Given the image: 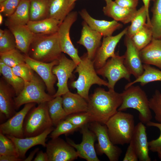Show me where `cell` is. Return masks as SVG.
<instances>
[{
    "label": "cell",
    "mask_w": 161,
    "mask_h": 161,
    "mask_svg": "<svg viewBox=\"0 0 161 161\" xmlns=\"http://www.w3.org/2000/svg\"><path fill=\"white\" fill-rule=\"evenodd\" d=\"M122 102L121 93L114 89L106 91L101 88L96 89L89 96L87 112L91 122H96L105 125L117 111ZM90 122V123H91Z\"/></svg>",
    "instance_id": "6da1fadb"
},
{
    "label": "cell",
    "mask_w": 161,
    "mask_h": 161,
    "mask_svg": "<svg viewBox=\"0 0 161 161\" xmlns=\"http://www.w3.org/2000/svg\"><path fill=\"white\" fill-rule=\"evenodd\" d=\"M81 61L78 65L74 71L77 73L78 78L70 83V86L76 89L77 93L87 102L89 100V91L91 86L96 84L99 86H108V81L98 76L95 69L93 60L89 58L85 53L80 57Z\"/></svg>",
    "instance_id": "7a4b0ae2"
},
{
    "label": "cell",
    "mask_w": 161,
    "mask_h": 161,
    "mask_svg": "<svg viewBox=\"0 0 161 161\" xmlns=\"http://www.w3.org/2000/svg\"><path fill=\"white\" fill-rule=\"evenodd\" d=\"M62 52L57 32L53 34H35L28 55L41 62L58 60Z\"/></svg>",
    "instance_id": "3957f363"
},
{
    "label": "cell",
    "mask_w": 161,
    "mask_h": 161,
    "mask_svg": "<svg viewBox=\"0 0 161 161\" xmlns=\"http://www.w3.org/2000/svg\"><path fill=\"white\" fill-rule=\"evenodd\" d=\"M105 125L109 136L114 144L123 145L129 143L135 127L132 114L118 111Z\"/></svg>",
    "instance_id": "277c9868"
},
{
    "label": "cell",
    "mask_w": 161,
    "mask_h": 161,
    "mask_svg": "<svg viewBox=\"0 0 161 161\" xmlns=\"http://www.w3.org/2000/svg\"><path fill=\"white\" fill-rule=\"evenodd\" d=\"M122 103L117 109L123 111L129 108L137 110L139 112L140 122L146 124L151 121L152 116L147 95L140 86H131L121 93Z\"/></svg>",
    "instance_id": "5b68a950"
},
{
    "label": "cell",
    "mask_w": 161,
    "mask_h": 161,
    "mask_svg": "<svg viewBox=\"0 0 161 161\" xmlns=\"http://www.w3.org/2000/svg\"><path fill=\"white\" fill-rule=\"evenodd\" d=\"M53 125L48 110L47 102L34 106L27 114L23 124L25 137L38 135Z\"/></svg>",
    "instance_id": "8992f818"
},
{
    "label": "cell",
    "mask_w": 161,
    "mask_h": 161,
    "mask_svg": "<svg viewBox=\"0 0 161 161\" xmlns=\"http://www.w3.org/2000/svg\"><path fill=\"white\" fill-rule=\"evenodd\" d=\"M43 81L35 75L30 81L25 82L23 89L14 98L16 110L22 105L30 103L38 104L48 102L54 97L46 93Z\"/></svg>",
    "instance_id": "52a82bcc"
},
{
    "label": "cell",
    "mask_w": 161,
    "mask_h": 161,
    "mask_svg": "<svg viewBox=\"0 0 161 161\" xmlns=\"http://www.w3.org/2000/svg\"><path fill=\"white\" fill-rule=\"evenodd\" d=\"M89 129L95 134L97 140V143L95 145L97 154H104L110 161L119 160L122 150L111 140L106 125L93 122L89 123Z\"/></svg>",
    "instance_id": "ba28073f"
},
{
    "label": "cell",
    "mask_w": 161,
    "mask_h": 161,
    "mask_svg": "<svg viewBox=\"0 0 161 161\" xmlns=\"http://www.w3.org/2000/svg\"><path fill=\"white\" fill-rule=\"evenodd\" d=\"M124 55L116 54L108 59L102 67L96 70L98 75L107 79L109 89H114L115 84L121 79L131 82V74L124 64Z\"/></svg>",
    "instance_id": "9c48e42d"
},
{
    "label": "cell",
    "mask_w": 161,
    "mask_h": 161,
    "mask_svg": "<svg viewBox=\"0 0 161 161\" xmlns=\"http://www.w3.org/2000/svg\"><path fill=\"white\" fill-rule=\"evenodd\" d=\"M78 13L72 11L66 16L60 24L57 32L62 52L68 55L78 65L81 61L78 51L72 43L69 32L71 27L77 20Z\"/></svg>",
    "instance_id": "30bf717a"
},
{
    "label": "cell",
    "mask_w": 161,
    "mask_h": 161,
    "mask_svg": "<svg viewBox=\"0 0 161 161\" xmlns=\"http://www.w3.org/2000/svg\"><path fill=\"white\" fill-rule=\"evenodd\" d=\"M58 60V64L53 67L52 70L58 80V90L53 96L54 98L62 96L69 91L68 81L69 79L73 78V72L77 66L72 59L68 58L62 53Z\"/></svg>",
    "instance_id": "8fae6325"
},
{
    "label": "cell",
    "mask_w": 161,
    "mask_h": 161,
    "mask_svg": "<svg viewBox=\"0 0 161 161\" xmlns=\"http://www.w3.org/2000/svg\"><path fill=\"white\" fill-rule=\"evenodd\" d=\"M89 124L80 128L82 134L80 143L76 144L69 138H66V141L76 150L79 157L87 161H100L95 148V143L97 137L94 132L89 129Z\"/></svg>",
    "instance_id": "7c38bea8"
},
{
    "label": "cell",
    "mask_w": 161,
    "mask_h": 161,
    "mask_svg": "<svg viewBox=\"0 0 161 161\" xmlns=\"http://www.w3.org/2000/svg\"><path fill=\"white\" fill-rule=\"evenodd\" d=\"M25 61L26 63L42 79L48 94L53 96L56 93L54 85L57 79L56 75L53 74L52 70L53 67L58 64V60L49 63L42 62L25 55Z\"/></svg>",
    "instance_id": "4fadbf2b"
},
{
    "label": "cell",
    "mask_w": 161,
    "mask_h": 161,
    "mask_svg": "<svg viewBox=\"0 0 161 161\" xmlns=\"http://www.w3.org/2000/svg\"><path fill=\"white\" fill-rule=\"evenodd\" d=\"M46 147L48 161H72L78 157L75 148L59 137L52 139Z\"/></svg>",
    "instance_id": "5bb4252c"
},
{
    "label": "cell",
    "mask_w": 161,
    "mask_h": 161,
    "mask_svg": "<svg viewBox=\"0 0 161 161\" xmlns=\"http://www.w3.org/2000/svg\"><path fill=\"white\" fill-rule=\"evenodd\" d=\"M36 103L25 104L24 107L12 117L0 125V132L4 135L18 138L25 137L23 124L25 117L29 111L35 106Z\"/></svg>",
    "instance_id": "9a60e30c"
},
{
    "label": "cell",
    "mask_w": 161,
    "mask_h": 161,
    "mask_svg": "<svg viewBox=\"0 0 161 161\" xmlns=\"http://www.w3.org/2000/svg\"><path fill=\"white\" fill-rule=\"evenodd\" d=\"M128 27L114 36L104 37L93 60L96 70L102 67L109 58L114 56L115 48L120 39L126 35Z\"/></svg>",
    "instance_id": "2e32d148"
},
{
    "label": "cell",
    "mask_w": 161,
    "mask_h": 161,
    "mask_svg": "<svg viewBox=\"0 0 161 161\" xmlns=\"http://www.w3.org/2000/svg\"><path fill=\"white\" fill-rule=\"evenodd\" d=\"M125 44L126 48L124 55V64L131 75L136 78L141 75L144 69L140 51L135 46L131 39L126 36Z\"/></svg>",
    "instance_id": "e0dca14e"
},
{
    "label": "cell",
    "mask_w": 161,
    "mask_h": 161,
    "mask_svg": "<svg viewBox=\"0 0 161 161\" xmlns=\"http://www.w3.org/2000/svg\"><path fill=\"white\" fill-rule=\"evenodd\" d=\"M54 129L52 127L38 135L24 138H18L10 135L6 136L13 142L19 157L24 160L26 158L27 152L32 147L37 145H41L46 147L47 138Z\"/></svg>",
    "instance_id": "ac0fdd59"
},
{
    "label": "cell",
    "mask_w": 161,
    "mask_h": 161,
    "mask_svg": "<svg viewBox=\"0 0 161 161\" xmlns=\"http://www.w3.org/2000/svg\"><path fill=\"white\" fill-rule=\"evenodd\" d=\"M81 35L77 43L83 46L87 50L89 58L93 60L100 46L102 35L92 29L84 21L82 22Z\"/></svg>",
    "instance_id": "d6986e66"
},
{
    "label": "cell",
    "mask_w": 161,
    "mask_h": 161,
    "mask_svg": "<svg viewBox=\"0 0 161 161\" xmlns=\"http://www.w3.org/2000/svg\"><path fill=\"white\" fill-rule=\"evenodd\" d=\"M79 13L84 21L92 29L100 33L104 37L112 36L115 31L123 27L122 24L114 20L110 21L95 19L84 9L80 11Z\"/></svg>",
    "instance_id": "ffe728a7"
},
{
    "label": "cell",
    "mask_w": 161,
    "mask_h": 161,
    "mask_svg": "<svg viewBox=\"0 0 161 161\" xmlns=\"http://www.w3.org/2000/svg\"><path fill=\"white\" fill-rule=\"evenodd\" d=\"M2 79L0 82V115L2 118L9 119L16 113L14 98L16 96L13 89Z\"/></svg>",
    "instance_id": "44dd1931"
},
{
    "label": "cell",
    "mask_w": 161,
    "mask_h": 161,
    "mask_svg": "<svg viewBox=\"0 0 161 161\" xmlns=\"http://www.w3.org/2000/svg\"><path fill=\"white\" fill-rule=\"evenodd\" d=\"M7 26L14 36L16 48L24 54L28 55L35 34L27 25Z\"/></svg>",
    "instance_id": "7402d4cb"
},
{
    "label": "cell",
    "mask_w": 161,
    "mask_h": 161,
    "mask_svg": "<svg viewBox=\"0 0 161 161\" xmlns=\"http://www.w3.org/2000/svg\"><path fill=\"white\" fill-rule=\"evenodd\" d=\"M132 140L140 161H151L149 155L148 142L146 127L143 123L139 122L135 126Z\"/></svg>",
    "instance_id": "603a6c76"
},
{
    "label": "cell",
    "mask_w": 161,
    "mask_h": 161,
    "mask_svg": "<svg viewBox=\"0 0 161 161\" xmlns=\"http://www.w3.org/2000/svg\"><path fill=\"white\" fill-rule=\"evenodd\" d=\"M144 64L155 66L161 69V39L153 38L151 42L140 51Z\"/></svg>",
    "instance_id": "cb8c5ba5"
},
{
    "label": "cell",
    "mask_w": 161,
    "mask_h": 161,
    "mask_svg": "<svg viewBox=\"0 0 161 161\" xmlns=\"http://www.w3.org/2000/svg\"><path fill=\"white\" fill-rule=\"evenodd\" d=\"M103 11L105 15L117 21L126 24L131 22L136 14L137 10L136 9L123 7L112 1L106 3V5L103 7Z\"/></svg>",
    "instance_id": "d4e9b609"
},
{
    "label": "cell",
    "mask_w": 161,
    "mask_h": 161,
    "mask_svg": "<svg viewBox=\"0 0 161 161\" xmlns=\"http://www.w3.org/2000/svg\"><path fill=\"white\" fill-rule=\"evenodd\" d=\"M62 96L63 106L67 116L87 112V101L78 93H73L69 91Z\"/></svg>",
    "instance_id": "484cf974"
},
{
    "label": "cell",
    "mask_w": 161,
    "mask_h": 161,
    "mask_svg": "<svg viewBox=\"0 0 161 161\" xmlns=\"http://www.w3.org/2000/svg\"><path fill=\"white\" fill-rule=\"evenodd\" d=\"M61 24L55 19L47 18L39 21L30 20L27 26L35 34H50L58 32Z\"/></svg>",
    "instance_id": "4316f807"
},
{
    "label": "cell",
    "mask_w": 161,
    "mask_h": 161,
    "mask_svg": "<svg viewBox=\"0 0 161 161\" xmlns=\"http://www.w3.org/2000/svg\"><path fill=\"white\" fill-rule=\"evenodd\" d=\"M69 0H49L48 18L55 19L61 23L68 14L72 12L75 5L70 6Z\"/></svg>",
    "instance_id": "83f0119b"
},
{
    "label": "cell",
    "mask_w": 161,
    "mask_h": 161,
    "mask_svg": "<svg viewBox=\"0 0 161 161\" xmlns=\"http://www.w3.org/2000/svg\"><path fill=\"white\" fill-rule=\"evenodd\" d=\"M7 17V25H27L30 20L29 0H21L14 12Z\"/></svg>",
    "instance_id": "f1b7e54d"
},
{
    "label": "cell",
    "mask_w": 161,
    "mask_h": 161,
    "mask_svg": "<svg viewBox=\"0 0 161 161\" xmlns=\"http://www.w3.org/2000/svg\"><path fill=\"white\" fill-rule=\"evenodd\" d=\"M0 72L7 83L13 89L16 96L18 95L24 87V80L16 75L13 73L12 68L5 64L1 60Z\"/></svg>",
    "instance_id": "f546056e"
},
{
    "label": "cell",
    "mask_w": 161,
    "mask_h": 161,
    "mask_svg": "<svg viewBox=\"0 0 161 161\" xmlns=\"http://www.w3.org/2000/svg\"><path fill=\"white\" fill-rule=\"evenodd\" d=\"M144 72L142 75L132 82L128 83L125 89L137 83H140L141 86L154 81H161V70L151 66L150 65L143 64Z\"/></svg>",
    "instance_id": "4dcf8cb0"
},
{
    "label": "cell",
    "mask_w": 161,
    "mask_h": 161,
    "mask_svg": "<svg viewBox=\"0 0 161 161\" xmlns=\"http://www.w3.org/2000/svg\"><path fill=\"white\" fill-rule=\"evenodd\" d=\"M49 113L53 125H56L67 115L63 107L61 96L53 98L47 102Z\"/></svg>",
    "instance_id": "1f68e13d"
},
{
    "label": "cell",
    "mask_w": 161,
    "mask_h": 161,
    "mask_svg": "<svg viewBox=\"0 0 161 161\" xmlns=\"http://www.w3.org/2000/svg\"><path fill=\"white\" fill-rule=\"evenodd\" d=\"M30 20L39 21L48 18L49 0H29Z\"/></svg>",
    "instance_id": "d6a6232c"
},
{
    "label": "cell",
    "mask_w": 161,
    "mask_h": 161,
    "mask_svg": "<svg viewBox=\"0 0 161 161\" xmlns=\"http://www.w3.org/2000/svg\"><path fill=\"white\" fill-rule=\"evenodd\" d=\"M148 15L144 6L137 10L135 16L128 27L126 36L131 38L136 33L142 29L146 24Z\"/></svg>",
    "instance_id": "836d02e7"
},
{
    "label": "cell",
    "mask_w": 161,
    "mask_h": 161,
    "mask_svg": "<svg viewBox=\"0 0 161 161\" xmlns=\"http://www.w3.org/2000/svg\"><path fill=\"white\" fill-rule=\"evenodd\" d=\"M152 38L151 27L146 23L131 38L135 46L140 51L151 42Z\"/></svg>",
    "instance_id": "e575fe53"
},
{
    "label": "cell",
    "mask_w": 161,
    "mask_h": 161,
    "mask_svg": "<svg viewBox=\"0 0 161 161\" xmlns=\"http://www.w3.org/2000/svg\"><path fill=\"white\" fill-rule=\"evenodd\" d=\"M151 19L153 38L161 39V0H155Z\"/></svg>",
    "instance_id": "d590c367"
},
{
    "label": "cell",
    "mask_w": 161,
    "mask_h": 161,
    "mask_svg": "<svg viewBox=\"0 0 161 161\" xmlns=\"http://www.w3.org/2000/svg\"><path fill=\"white\" fill-rule=\"evenodd\" d=\"M0 60L5 64L12 68L19 64L25 63V55H23L16 49L0 53Z\"/></svg>",
    "instance_id": "8d00e7d4"
},
{
    "label": "cell",
    "mask_w": 161,
    "mask_h": 161,
    "mask_svg": "<svg viewBox=\"0 0 161 161\" xmlns=\"http://www.w3.org/2000/svg\"><path fill=\"white\" fill-rule=\"evenodd\" d=\"M79 128L65 119L61 121L50 134L52 139L59 137L61 135L71 133Z\"/></svg>",
    "instance_id": "74e56055"
},
{
    "label": "cell",
    "mask_w": 161,
    "mask_h": 161,
    "mask_svg": "<svg viewBox=\"0 0 161 161\" xmlns=\"http://www.w3.org/2000/svg\"><path fill=\"white\" fill-rule=\"evenodd\" d=\"M16 48L13 35L9 30H4L0 37V53L6 52Z\"/></svg>",
    "instance_id": "f35d334b"
},
{
    "label": "cell",
    "mask_w": 161,
    "mask_h": 161,
    "mask_svg": "<svg viewBox=\"0 0 161 161\" xmlns=\"http://www.w3.org/2000/svg\"><path fill=\"white\" fill-rule=\"evenodd\" d=\"M12 69L13 73L25 82L30 81L35 75L34 71L26 63L17 65Z\"/></svg>",
    "instance_id": "ab89813d"
},
{
    "label": "cell",
    "mask_w": 161,
    "mask_h": 161,
    "mask_svg": "<svg viewBox=\"0 0 161 161\" xmlns=\"http://www.w3.org/2000/svg\"><path fill=\"white\" fill-rule=\"evenodd\" d=\"M6 154L14 155L18 157L16 146L13 141L0 132V155Z\"/></svg>",
    "instance_id": "60d3db41"
},
{
    "label": "cell",
    "mask_w": 161,
    "mask_h": 161,
    "mask_svg": "<svg viewBox=\"0 0 161 161\" xmlns=\"http://www.w3.org/2000/svg\"><path fill=\"white\" fill-rule=\"evenodd\" d=\"M149 101V107L154 114L155 120L161 123V93L156 90Z\"/></svg>",
    "instance_id": "b9f144b4"
},
{
    "label": "cell",
    "mask_w": 161,
    "mask_h": 161,
    "mask_svg": "<svg viewBox=\"0 0 161 161\" xmlns=\"http://www.w3.org/2000/svg\"><path fill=\"white\" fill-rule=\"evenodd\" d=\"M79 128L91 122L90 116L87 112L71 114L65 119Z\"/></svg>",
    "instance_id": "7bdbcfd3"
},
{
    "label": "cell",
    "mask_w": 161,
    "mask_h": 161,
    "mask_svg": "<svg viewBox=\"0 0 161 161\" xmlns=\"http://www.w3.org/2000/svg\"><path fill=\"white\" fill-rule=\"evenodd\" d=\"M21 0H6L0 3V12L7 17L11 15L18 6Z\"/></svg>",
    "instance_id": "ee69618b"
},
{
    "label": "cell",
    "mask_w": 161,
    "mask_h": 161,
    "mask_svg": "<svg viewBox=\"0 0 161 161\" xmlns=\"http://www.w3.org/2000/svg\"><path fill=\"white\" fill-rule=\"evenodd\" d=\"M146 125L148 126L157 127L160 130V134L159 137L148 142L149 150L153 152H157L161 147V123H155L151 121L147 123Z\"/></svg>",
    "instance_id": "f6af8a7d"
},
{
    "label": "cell",
    "mask_w": 161,
    "mask_h": 161,
    "mask_svg": "<svg viewBox=\"0 0 161 161\" xmlns=\"http://www.w3.org/2000/svg\"><path fill=\"white\" fill-rule=\"evenodd\" d=\"M123 161H137L138 158L133 142L131 140L129 144Z\"/></svg>",
    "instance_id": "bcb514c9"
},
{
    "label": "cell",
    "mask_w": 161,
    "mask_h": 161,
    "mask_svg": "<svg viewBox=\"0 0 161 161\" xmlns=\"http://www.w3.org/2000/svg\"><path fill=\"white\" fill-rule=\"evenodd\" d=\"M115 2L123 7L130 9H136L138 4V0H115Z\"/></svg>",
    "instance_id": "7dc6e473"
},
{
    "label": "cell",
    "mask_w": 161,
    "mask_h": 161,
    "mask_svg": "<svg viewBox=\"0 0 161 161\" xmlns=\"http://www.w3.org/2000/svg\"><path fill=\"white\" fill-rule=\"evenodd\" d=\"M23 160L17 156L12 154L0 155V161H21Z\"/></svg>",
    "instance_id": "c3c4849f"
},
{
    "label": "cell",
    "mask_w": 161,
    "mask_h": 161,
    "mask_svg": "<svg viewBox=\"0 0 161 161\" xmlns=\"http://www.w3.org/2000/svg\"><path fill=\"white\" fill-rule=\"evenodd\" d=\"M34 161H48L47 153L42 151H39L37 153L36 157L33 160Z\"/></svg>",
    "instance_id": "681fc988"
},
{
    "label": "cell",
    "mask_w": 161,
    "mask_h": 161,
    "mask_svg": "<svg viewBox=\"0 0 161 161\" xmlns=\"http://www.w3.org/2000/svg\"><path fill=\"white\" fill-rule=\"evenodd\" d=\"M143 4L145 8L148 15V19L147 20V24L149 26L151 27V19H150L149 14V3L151 1H154L155 0H142Z\"/></svg>",
    "instance_id": "f907efd6"
},
{
    "label": "cell",
    "mask_w": 161,
    "mask_h": 161,
    "mask_svg": "<svg viewBox=\"0 0 161 161\" xmlns=\"http://www.w3.org/2000/svg\"><path fill=\"white\" fill-rule=\"evenodd\" d=\"M39 149L38 148L35 149L30 153L28 157L26 158L23 161H31L32 160L35 155L39 151Z\"/></svg>",
    "instance_id": "816d5d0a"
},
{
    "label": "cell",
    "mask_w": 161,
    "mask_h": 161,
    "mask_svg": "<svg viewBox=\"0 0 161 161\" xmlns=\"http://www.w3.org/2000/svg\"><path fill=\"white\" fill-rule=\"evenodd\" d=\"M77 0H69V4L70 6H72L75 5V2Z\"/></svg>",
    "instance_id": "f5cc1de1"
},
{
    "label": "cell",
    "mask_w": 161,
    "mask_h": 161,
    "mask_svg": "<svg viewBox=\"0 0 161 161\" xmlns=\"http://www.w3.org/2000/svg\"><path fill=\"white\" fill-rule=\"evenodd\" d=\"M157 152V153L159 159L161 160V147L158 150Z\"/></svg>",
    "instance_id": "db71d44e"
},
{
    "label": "cell",
    "mask_w": 161,
    "mask_h": 161,
    "mask_svg": "<svg viewBox=\"0 0 161 161\" xmlns=\"http://www.w3.org/2000/svg\"><path fill=\"white\" fill-rule=\"evenodd\" d=\"M3 21V17L2 14H0V24L1 25Z\"/></svg>",
    "instance_id": "11a10c76"
},
{
    "label": "cell",
    "mask_w": 161,
    "mask_h": 161,
    "mask_svg": "<svg viewBox=\"0 0 161 161\" xmlns=\"http://www.w3.org/2000/svg\"><path fill=\"white\" fill-rule=\"evenodd\" d=\"M104 0L106 1V3H109L111 2V1H112V0Z\"/></svg>",
    "instance_id": "9f6ffc18"
},
{
    "label": "cell",
    "mask_w": 161,
    "mask_h": 161,
    "mask_svg": "<svg viewBox=\"0 0 161 161\" xmlns=\"http://www.w3.org/2000/svg\"><path fill=\"white\" fill-rule=\"evenodd\" d=\"M6 0H0V3H1Z\"/></svg>",
    "instance_id": "6f0895ef"
}]
</instances>
